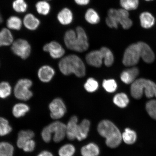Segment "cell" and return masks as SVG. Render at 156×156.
Here are the masks:
<instances>
[{
    "instance_id": "6da1fadb",
    "label": "cell",
    "mask_w": 156,
    "mask_h": 156,
    "mask_svg": "<svg viewBox=\"0 0 156 156\" xmlns=\"http://www.w3.org/2000/svg\"><path fill=\"white\" fill-rule=\"evenodd\" d=\"M64 40L67 48L74 51L83 52L89 47L87 35L81 27H78L76 32L72 29L67 30L64 34Z\"/></svg>"
},
{
    "instance_id": "7a4b0ae2",
    "label": "cell",
    "mask_w": 156,
    "mask_h": 156,
    "mask_svg": "<svg viewBox=\"0 0 156 156\" xmlns=\"http://www.w3.org/2000/svg\"><path fill=\"white\" fill-rule=\"evenodd\" d=\"M58 68L64 75L74 74L79 77L85 75V64L83 60L75 55H70L62 58L58 63Z\"/></svg>"
},
{
    "instance_id": "3957f363",
    "label": "cell",
    "mask_w": 156,
    "mask_h": 156,
    "mask_svg": "<svg viewBox=\"0 0 156 156\" xmlns=\"http://www.w3.org/2000/svg\"><path fill=\"white\" fill-rule=\"evenodd\" d=\"M98 131L106 138V144L109 147L116 148L121 143L122 137L119 130L110 121L103 120L99 122Z\"/></svg>"
},
{
    "instance_id": "277c9868",
    "label": "cell",
    "mask_w": 156,
    "mask_h": 156,
    "mask_svg": "<svg viewBox=\"0 0 156 156\" xmlns=\"http://www.w3.org/2000/svg\"><path fill=\"white\" fill-rule=\"evenodd\" d=\"M144 91L146 97L152 98L156 93V84L151 80L143 78L136 79L132 83L130 94L134 99H141Z\"/></svg>"
},
{
    "instance_id": "5b68a950",
    "label": "cell",
    "mask_w": 156,
    "mask_h": 156,
    "mask_svg": "<svg viewBox=\"0 0 156 156\" xmlns=\"http://www.w3.org/2000/svg\"><path fill=\"white\" fill-rule=\"evenodd\" d=\"M107 17L116 24H120L125 29H129L133 24L128 11L123 9H110L108 11Z\"/></svg>"
},
{
    "instance_id": "8992f818",
    "label": "cell",
    "mask_w": 156,
    "mask_h": 156,
    "mask_svg": "<svg viewBox=\"0 0 156 156\" xmlns=\"http://www.w3.org/2000/svg\"><path fill=\"white\" fill-rule=\"evenodd\" d=\"M33 85L32 81L28 79H22L17 81L14 89L15 96L20 100H29L33 95L30 90Z\"/></svg>"
},
{
    "instance_id": "52a82bcc",
    "label": "cell",
    "mask_w": 156,
    "mask_h": 156,
    "mask_svg": "<svg viewBox=\"0 0 156 156\" xmlns=\"http://www.w3.org/2000/svg\"><path fill=\"white\" fill-rule=\"evenodd\" d=\"M141 57L140 49L138 43L130 45L124 52L122 59L124 65L131 67L138 63Z\"/></svg>"
},
{
    "instance_id": "ba28073f",
    "label": "cell",
    "mask_w": 156,
    "mask_h": 156,
    "mask_svg": "<svg viewBox=\"0 0 156 156\" xmlns=\"http://www.w3.org/2000/svg\"><path fill=\"white\" fill-rule=\"evenodd\" d=\"M31 50L30 44L28 41L23 38H19L14 41L11 47L13 53L23 59H26L29 57Z\"/></svg>"
},
{
    "instance_id": "9c48e42d",
    "label": "cell",
    "mask_w": 156,
    "mask_h": 156,
    "mask_svg": "<svg viewBox=\"0 0 156 156\" xmlns=\"http://www.w3.org/2000/svg\"><path fill=\"white\" fill-rule=\"evenodd\" d=\"M50 115L53 119L61 118L65 115L67 109L65 104L60 98H56L52 101L49 105Z\"/></svg>"
},
{
    "instance_id": "30bf717a",
    "label": "cell",
    "mask_w": 156,
    "mask_h": 156,
    "mask_svg": "<svg viewBox=\"0 0 156 156\" xmlns=\"http://www.w3.org/2000/svg\"><path fill=\"white\" fill-rule=\"evenodd\" d=\"M52 134H53L54 142L58 143L63 140L66 135V126L63 122L56 121L51 123L48 126Z\"/></svg>"
},
{
    "instance_id": "8fae6325",
    "label": "cell",
    "mask_w": 156,
    "mask_h": 156,
    "mask_svg": "<svg viewBox=\"0 0 156 156\" xmlns=\"http://www.w3.org/2000/svg\"><path fill=\"white\" fill-rule=\"evenodd\" d=\"M43 49L44 51L49 54L51 56L55 59L61 58L65 53L63 47L56 41H52L44 44Z\"/></svg>"
},
{
    "instance_id": "7c38bea8",
    "label": "cell",
    "mask_w": 156,
    "mask_h": 156,
    "mask_svg": "<svg viewBox=\"0 0 156 156\" xmlns=\"http://www.w3.org/2000/svg\"><path fill=\"white\" fill-rule=\"evenodd\" d=\"M23 21L25 28L30 31L37 30L41 24L40 20L32 13H29L25 15Z\"/></svg>"
},
{
    "instance_id": "4fadbf2b",
    "label": "cell",
    "mask_w": 156,
    "mask_h": 156,
    "mask_svg": "<svg viewBox=\"0 0 156 156\" xmlns=\"http://www.w3.org/2000/svg\"><path fill=\"white\" fill-rule=\"evenodd\" d=\"M86 60L88 64L93 67H101L104 59V56L101 50H94L88 53L86 56Z\"/></svg>"
},
{
    "instance_id": "5bb4252c",
    "label": "cell",
    "mask_w": 156,
    "mask_h": 156,
    "mask_svg": "<svg viewBox=\"0 0 156 156\" xmlns=\"http://www.w3.org/2000/svg\"><path fill=\"white\" fill-rule=\"evenodd\" d=\"M55 71L54 68L48 65H44L39 69L38 76L39 79L43 83L49 82L53 78Z\"/></svg>"
},
{
    "instance_id": "9a60e30c",
    "label": "cell",
    "mask_w": 156,
    "mask_h": 156,
    "mask_svg": "<svg viewBox=\"0 0 156 156\" xmlns=\"http://www.w3.org/2000/svg\"><path fill=\"white\" fill-rule=\"evenodd\" d=\"M140 49V55L144 61L147 63H151L155 59V54L148 45L142 42H138Z\"/></svg>"
},
{
    "instance_id": "2e32d148",
    "label": "cell",
    "mask_w": 156,
    "mask_h": 156,
    "mask_svg": "<svg viewBox=\"0 0 156 156\" xmlns=\"http://www.w3.org/2000/svg\"><path fill=\"white\" fill-rule=\"evenodd\" d=\"M139 71L136 67H133L123 71L121 74L120 79L122 81L126 84L132 83L135 80L139 75Z\"/></svg>"
},
{
    "instance_id": "e0dca14e",
    "label": "cell",
    "mask_w": 156,
    "mask_h": 156,
    "mask_svg": "<svg viewBox=\"0 0 156 156\" xmlns=\"http://www.w3.org/2000/svg\"><path fill=\"white\" fill-rule=\"evenodd\" d=\"M57 19L58 23L62 25H69L73 20V13L69 9L64 8L58 13Z\"/></svg>"
},
{
    "instance_id": "ac0fdd59",
    "label": "cell",
    "mask_w": 156,
    "mask_h": 156,
    "mask_svg": "<svg viewBox=\"0 0 156 156\" xmlns=\"http://www.w3.org/2000/svg\"><path fill=\"white\" fill-rule=\"evenodd\" d=\"M77 117L74 116L70 119L66 126V136L68 139L73 140L76 138L78 125Z\"/></svg>"
},
{
    "instance_id": "d6986e66",
    "label": "cell",
    "mask_w": 156,
    "mask_h": 156,
    "mask_svg": "<svg viewBox=\"0 0 156 156\" xmlns=\"http://www.w3.org/2000/svg\"><path fill=\"white\" fill-rule=\"evenodd\" d=\"M14 42V37L11 30L3 28L0 30V48L9 46Z\"/></svg>"
},
{
    "instance_id": "ffe728a7",
    "label": "cell",
    "mask_w": 156,
    "mask_h": 156,
    "mask_svg": "<svg viewBox=\"0 0 156 156\" xmlns=\"http://www.w3.org/2000/svg\"><path fill=\"white\" fill-rule=\"evenodd\" d=\"M34 133L30 130H21L19 132L16 144L19 149H23L25 144L28 140L33 139Z\"/></svg>"
},
{
    "instance_id": "44dd1931",
    "label": "cell",
    "mask_w": 156,
    "mask_h": 156,
    "mask_svg": "<svg viewBox=\"0 0 156 156\" xmlns=\"http://www.w3.org/2000/svg\"><path fill=\"white\" fill-rule=\"evenodd\" d=\"M90 122L87 119L83 120L78 125L76 138L79 141L85 139L87 137L89 131Z\"/></svg>"
},
{
    "instance_id": "7402d4cb",
    "label": "cell",
    "mask_w": 156,
    "mask_h": 156,
    "mask_svg": "<svg viewBox=\"0 0 156 156\" xmlns=\"http://www.w3.org/2000/svg\"><path fill=\"white\" fill-rule=\"evenodd\" d=\"M6 25L7 28L10 30L19 31L22 28L23 21L17 16L11 15L7 19Z\"/></svg>"
},
{
    "instance_id": "603a6c76",
    "label": "cell",
    "mask_w": 156,
    "mask_h": 156,
    "mask_svg": "<svg viewBox=\"0 0 156 156\" xmlns=\"http://www.w3.org/2000/svg\"><path fill=\"white\" fill-rule=\"evenodd\" d=\"M35 6L37 12L43 16L48 15L51 11V5L46 0H40L37 2Z\"/></svg>"
},
{
    "instance_id": "cb8c5ba5",
    "label": "cell",
    "mask_w": 156,
    "mask_h": 156,
    "mask_svg": "<svg viewBox=\"0 0 156 156\" xmlns=\"http://www.w3.org/2000/svg\"><path fill=\"white\" fill-rule=\"evenodd\" d=\"M140 19L141 26L144 28H151L155 24L154 17L151 13L147 12L141 13Z\"/></svg>"
},
{
    "instance_id": "d4e9b609",
    "label": "cell",
    "mask_w": 156,
    "mask_h": 156,
    "mask_svg": "<svg viewBox=\"0 0 156 156\" xmlns=\"http://www.w3.org/2000/svg\"><path fill=\"white\" fill-rule=\"evenodd\" d=\"M30 110V107L25 103H18L13 107L12 113L16 118H19L23 117Z\"/></svg>"
},
{
    "instance_id": "484cf974",
    "label": "cell",
    "mask_w": 156,
    "mask_h": 156,
    "mask_svg": "<svg viewBox=\"0 0 156 156\" xmlns=\"http://www.w3.org/2000/svg\"><path fill=\"white\" fill-rule=\"evenodd\" d=\"M99 151L96 144L91 143L82 148L81 153L83 156H98L100 153Z\"/></svg>"
},
{
    "instance_id": "4316f807",
    "label": "cell",
    "mask_w": 156,
    "mask_h": 156,
    "mask_svg": "<svg viewBox=\"0 0 156 156\" xmlns=\"http://www.w3.org/2000/svg\"><path fill=\"white\" fill-rule=\"evenodd\" d=\"M113 102L119 107L124 108L128 106L129 100L126 94L121 93L115 95L113 98Z\"/></svg>"
},
{
    "instance_id": "83f0119b",
    "label": "cell",
    "mask_w": 156,
    "mask_h": 156,
    "mask_svg": "<svg viewBox=\"0 0 156 156\" xmlns=\"http://www.w3.org/2000/svg\"><path fill=\"white\" fill-rule=\"evenodd\" d=\"M12 7L15 12L18 13L26 12L28 9V5L25 0H14Z\"/></svg>"
},
{
    "instance_id": "f1b7e54d",
    "label": "cell",
    "mask_w": 156,
    "mask_h": 156,
    "mask_svg": "<svg viewBox=\"0 0 156 156\" xmlns=\"http://www.w3.org/2000/svg\"><path fill=\"white\" fill-rule=\"evenodd\" d=\"M85 17L86 20L91 24H98L100 21V17L98 13L93 9L87 10Z\"/></svg>"
},
{
    "instance_id": "f546056e",
    "label": "cell",
    "mask_w": 156,
    "mask_h": 156,
    "mask_svg": "<svg viewBox=\"0 0 156 156\" xmlns=\"http://www.w3.org/2000/svg\"><path fill=\"white\" fill-rule=\"evenodd\" d=\"M14 148L8 142H0V156H13Z\"/></svg>"
},
{
    "instance_id": "4dcf8cb0",
    "label": "cell",
    "mask_w": 156,
    "mask_h": 156,
    "mask_svg": "<svg viewBox=\"0 0 156 156\" xmlns=\"http://www.w3.org/2000/svg\"><path fill=\"white\" fill-rule=\"evenodd\" d=\"M122 139L126 144L132 145L136 141V134L134 130L126 128L122 134Z\"/></svg>"
},
{
    "instance_id": "1f68e13d",
    "label": "cell",
    "mask_w": 156,
    "mask_h": 156,
    "mask_svg": "<svg viewBox=\"0 0 156 156\" xmlns=\"http://www.w3.org/2000/svg\"><path fill=\"white\" fill-rule=\"evenodd\" d=\"M104 56V63L107 67H110L114 62V56L112 52L108 48L103 47L100 49Z\"/></svg>"
},
{
    "instance_id": "d6a6232c",
    "label": "cell",
    "mask_w": 156,
    "mask_h": 156,
    "mask_svg": "<svg viewBox=\"0 0 156 156\" xmlns=\"http://www.w3.org/2000/svg\"><path fill=\"white\" fill-rule=\"evenodd\" d=\"M12 131V128L10 125L8 120L3 117H0V136H4Z\"/></svg>"
},
{
    "instance_id": "836d02e7",
    "label": "cell",
    "mask_w": 156,
    "mask_h": 156,
    "mask_svg": "<svg viewBox=\"0 0 156 156\" xmlns=\"http://www.w3.org/2000/svg\"><path fill=\"white\" fill-rule=\"evenodd\" d=\"M121 6L126 11L133 10L137 8L139 0H120Z\"/></svg>"
},
{
    "instance_id": "e575fe53",
    "label": "cell",
    "mask_w": 156,
    "mask_h": 156,
    "mask_svg": "<svg viewBox=\"0 0 156 156\" xmlns=\"http://www.w3.org/2000/svg\"><path fill=\"white\" fill-rule=\"evenodd\" d=\"M11 87L7 82L3 81L0 83V98L5 99L10 95Z\"/></svg>"
},
{
    "instance_id": "d590c367",
    "label": "cell",
    "mask_w": 156,
    "mask_h": 156,
    "mask_svg": "<svg viewBox=\"0 0 156 156\" xmlns=\"http://www.w3.org/2000/svg\"><path fill=\"white\" fill-rule=\"evenodd\" d=\"M75 152V147L71 144H67L60 148L58 154L59 156H73Z\"/></svg>"
},
{
    "instance_id": "8d00e7d4",
    "label": "cell",
    "mask_w": 156,
    "mask_h": 156,
    "mask_svg": "<svg viewBox=\"0 0 156 156\" xmlns=\"http://www.w3.org/2000/svg\"><path fill=\"white\" fill-rule=\"evenodd\" d=\"M84 87L87 92L93 93L98 89L99 84L93 78H89L85 83Z\"/></svg>"
},
{
    "instance_id": "74e56055",
    "label": "cell",
    "mask_w": 156,
    "mask_h": 156,
    "mask_svg": "<svg viewBox=\"0 0 156 156\" xmlns=\"http://www.w3.org/2000/svg\"><path fill=\"white\" fill-rule=\"evenodd\" d=\"M146 110L152 118L156 120V100L151 99L146 103Z\"/></svg>"
},
{
    "instance_id": "f35d334b",
    "label": "cell",
    "mask_w": 156,
    "mask_h": 156,
    "mask_svg": "<svg viewBox=\"0 0 156 156\" xmlns=\"http://www.w3.org/2000/svg\"><path fill=\"white\" fill-rule=\"evenodd\" d=\"M102 85L105 90L108 93L115 92L117 88V83L114 79L104 80Z\"/></svg>"
},
{
    "instance_id": "ab89813d",
    "label": "cell",
    "mask_w": 156,
    "mask_h": 156,
    "mask_svg": "<svg viewBox=\"0 0 156 156\" xmlns=\"http://www.w3.org/2000/svg\"><path fill=\"white\" fill-rule=\"evenodd\" d=\"M52 133L49 129L48 126L45 127L42 130L41 135L43 140L46 143H49L52 139Z\"/></svg>"
},
{
    "instance_id": "60d3db41",
    "label": "cell",
    "mask_w": 156,
    "mask_h": 156,
    "mask_svg": "<svg viewBox=\"0 0 156 156\" xmlns=\"http://www.w3.org/2000/svg\"><path fill=\"white\" fill-rule=\"evenodd\" d=\"M35 146H36V143L34 140L31 139L28 140L26 142L22 149L23 151L27 153L31 152L34 151Z\"/></svg>"
},
{
    "instance_id": "b9f144b4",
    "label": "cell",
    "mask_w": 156,
    "mask_h": 156,
    "mask_svg": "<svg viewBox=\"0 0 156 156\" xmlns=\"http://www.w3.org/2000/svg\"><path fill=\"white\" fill-rule=\"evenodd\" d=\"M75 3L81 6L86 5L88 4L90 0H75Z\"/></svg>"
},
{
    "instance_id": "7bdbcfd3",
    "label": "cell",
    "mask_w": 156,
    "mask_h": 156,
    "mask_svg": "<svg viewBox=\"0 0 156 156\" xmlns=\"http://www.w3.org/2000/svg\"><path fill=\"white\" fill-rule=\"evenodd\" d=\"M37 156H54L51 152L47 151H44L41 152Z\"/></svg>"
},
{
    "instance_id": "ee69618b",
    "label": "cell",
    "mask_w": 156,
    "mask_h": 156,
    "mask_svg": "<svg viewBox=\"0 0 156 156\" xmlns=\"http://www.w3.org/2000/svg\"><path fill=\"white\" fill-rule=\"evenodd\" d=\"M3 21V19L2 15L0 12V25L2 23Z\"/></svg>"
},
{
    "instance_id": "f6af8a7d",
    "label": "cell",
    "mask_w": 156,
    "mask_h": 156,
    "mask_svg": "<svg viewBox=\"0 0 156 156\" xmlns=\"http://www.w3.org/2000/svg\"><path fill=\"white\" fill-rule=\"evenodd\" d=\"M145 1H152V0H145Z\"/></svg>"
},
{
    "instance_id": "bcb514c9",
    "label": "cell",
    "mask_w": 156,
    "mask_h": 156,
    "mask_svg": "<svg viewBox=\"0 0 156 156\" xmlns=\"http://www.w3.org/2000/svg\"><path fill=\"white\" fill-rule=\"evenodd\" d=\"M46 1H51V0H46Z\"/></svg>"
},
{
    "instance_id": "7dc6e473",
    "label": "cell",
    "mask_w": 156,
    "mask_h": 156,
    "mask_svg": "<svg viewBox=\"0 0 156 156\" xmlns=\"http://www.w3.org/2000/svg\"><path fill=\"white\" fill-rule=\"evenodd\" d=\"M155 96L156 97V94H155Z\"/></svg>"
}]
</instances>
